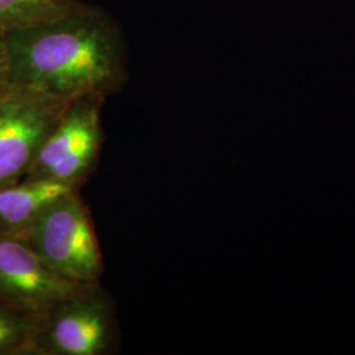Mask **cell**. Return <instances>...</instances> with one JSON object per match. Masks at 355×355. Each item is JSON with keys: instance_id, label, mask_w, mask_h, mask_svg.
Segmentation results:
<instances>
[{"instance_id": "cell-1", "label": "cell", "mask_w": 355, "mask_h": 355, "mask_svg": "<svg viewBox=\"0 0 355 355\" xmlns=\"http://www.w3.org/2000/svg\"><path fill=\"white\" fill-rule=\"evenodd\" d=\"M10 85L58 101L108 96L128 79L124 35L102 8L79 3L36 26L4 32Z\"/></svg>"}, {"instance_id": "cell-2", "label": "cell", "mask_w": 355, "mask_h": 355, "mask_svg": "<svg viewBox=\"0 0 355 355\" xmlns=\"http://www.w3.org/2000/svg\"><path fill=\"white\" fill-rule=\"evenodd\" d=\"M36 253L60 275L79 284L101 283L104 271L102 249L89 207L71 191L21 233Z\"/></svg>"}, {"instance_id": "cell-3", "label": "cell", "mask_w": 355, "mask_h": 355, "mask_svg": "<svg viewBox=\"0 0 355 355\" xmlns=\"http://www.w3.org/2000/svg\"><path fill=\"white\" fill-rule=\"evenodd\" d=\"M105 96L87 95L67 104L24 179H51L80 187L102 154Z\"/></svg>"}, {"instance_id": "cell-4", "label": "cell", "mask_w": 355, "mask_h": 355, "mask_svg": "<svg viewBox=\"0 0 355 355\" xmlns=\"http://www.w3.org/2000/svg\"><path fill=\"white\" fill-rule=\"evenodd\" d=\"M117 349L114 300L98 283L45 316L35 355H110Z\"/></svg>"}, {"instance_id": "cell-5", "label": "cell", "mask_w": 355, "mask_h": 355, "mask_svg": "<svg viewBox=\"0 0 355 355\" xmlns=\"http://www.w3.org/2000/svg\"><path fill=\"white\" fill-rule=\"evenodd\" d=\"M69 103L12 85L0 92V187L28 175Z\"/></svg>"}, {"instance_id": "cell-6", "label": "cell", "mask_w": 355, "mask_h": 355, "mask_svg": "<svg viewBox=\"0 0 355 355\" xmlns=\"http://www.w3.org/2000/svg\"><path fill=\"white\" fill-rule=\"evenodd\" d=\"M91 286L60 275L26 240L0 236V300L7 304L45 318L53 308Z\"/></svg>"}, {"instance_id": "cell-7", "label": "cell", "mask_w": 355, "mask_h": 355, "mask_svg": "<svg viewBox=\"0 0 355 355\" xmlns=\"http://www.w3.org/2000/svg\"><path fill=\"white\" fill-rule=\"evenodd\" d=\"M79 189L51 179H23L0 187V236H20L51 204Z\"/></svg>"}, {"instance_id": "cell-8", "label": "cell", "mask_w": 355, "mask_h": 355, "mask_svg": "<svg viewBox=\"0 0 355 355\" xmlns=\"http://www.w3.org/2000/svg\"><path fill=\"white\" fill-rule=\"evenodd\" d=\"M44 320L0 300V355H35Z\"/></svg>"}, {"instance_id": "cell-9", "label": "cell", "mask_w": 355, "mask_h": 355, "mask_svg": "<svg viewBox=\"0 0 355 355\" xmlns=\"http://www.w3.org/2000/svg\"><path fill=\"white\" fill-rule=\"evenodd\" d=\"M80 0H0V31L36 26L69 12Z\"/></svg>"}, {"instance_id": "cell-10", "label": "cell", "mask_w": 355, "mask_h": 355, "mask_svg": "<svg viewBox=\"0 0 355 355\" xmlns=\"http://www.w3.org/2000/svg\"><path fill=\"white\" fill-rule=\"evenodd\" d=\"M10 86V66L8 54L4 41V32L0 31V92Z\"/></svg>"}]
</instances>
